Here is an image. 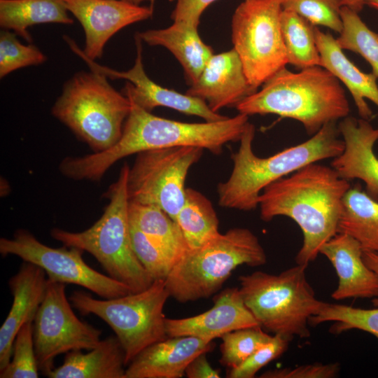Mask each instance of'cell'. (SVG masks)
I'll use <instances>...</instances> for the list:
<instances>
[{"mask_svg":"<svg viewBox=\"0 0 378 378\" xmlns=\"http://www.w3.org/2000/svg\"><path fill=\"white\" fill-rule=\"evenodd\" d=\"M64 39L71 50L86 63L90 71L99 73L108 78L128 80L122 93L147 111L151 112L158 106H164L186 115L202 118L207 122L218 121L227 118L214 112L201 99L168 89L152 80L144 70L142 62V41L137 34L134 36L136 49L134 64L126 71H118L97 64L94 60L88 58L69 36H64Z\"/></svg>","mask_w":378,"mask_h":378,"instance_id":"cell-14","label":"cell"},{"mask_svg":"<svg viewBox=\"0 0 378 378\" xmlns=\"http://www.w3.org/2000/svg\"><path fill=\"white\" fill-rule=\"evenodd\" d=\"M197 28L184 22H174L160 29H149L136 34L150 46L168 49L182 66L190 86L197 81L205 65L214 55L211 46L200 36Z\"/></svg>","mask_w":378,"mask_h":378,"instance_id":"cell-23","label":"cell"},{"mask_svg":"<svg viewBox=\"0 0 378 378\" xmlns=\"http://www.w3.org/2000/svg\"><path fill=\"white\" fill-rule=\"evenodd\" d=\"M129 170V165L125 163L117 181L106 193L109 203L94 225L76 232L53 228L50 235L64 246L88 252L108 276L128 286L132 293H139L149 288L154 280L132 246L127 186Z\"/></svg>","mask_w":378,"mask_h":378,"instance_id":"cell-5","label":"cell"},{"mask_svg":"<svg viewBox=\"0 0 378 378\" xmlns=\"http://www.w3.org/2000/svg\"><path fill=\"white\" fill-rule=\"evenodd\" d=\"M202 353L194 358L187 366L185 375L188 378H219L220 371L211 367Z\"/></svg>","mask_w":378,"mask_h":378,"instance_id":"cell-40","label":"cell"},{"mask_svg":"<svg viewBox=\"0 0 378 378\" xmlns=\"http://www.w3.org/2000/svg\"><path fill=\"white\" fill-rule=\"evenodd\" d=\"M130 234L134 253L150 276L154 281L165 279L174 264L172 259L161 247L131 223Z\"/></svg>","mask_w":378,"mask_h":378,"instance_id":"cell-36","label":"cell"},{"mask_svg":"<svg viewBox=\"0 0 378 378\" xmlns=\"http://www.w3.org/2000/svg\"><path fill=\"white\" fill-rule=\"evenodd\" d=\"M307 267L297 264L276 274L255 271L239 277L244 304L262 328L290 342L310 336L309 318L325 302L307 281Z\"/></svg>","mask_w":378,"mask_h":378,"instance_id":"cell-7","label":"cell"},{"mask_svg":"<svg viewBox=\"0 0 378 378\" xmlns=\"http://www.w3.org/2000/svg\"><path fill=\"white\" fill-rule=\"evenodd\" d=\"M338 129L344 148L331 167L344 179L363 181L367 194L378 200V158L374 152L378 128L368 120L348 115L340 120Z\"/></svg>","mask_w":378,"mask_h":378,"instance_id":"cell-17","label":"cell"},{"mask_svg":"<svg viewBox=\"0 0 378 378\" xmlns=\"http://www.w3.org/2000/svg\"><path fill=\"white\" fill-rule=\"evenodd\" d=\"M65 284L48 279L43 300L33 321L38 369L46 374L58 355L90 350L101 341L102 330L80 320L66 295Z\"/></svg>","mask_w":378,"mask_h":378,"instance_id":"cell-13","label":"cell"},{"mask_svg":"<svg viewBox=\"0 0 378 378\" xmlns=\"http://www.w3.org/2000/svg\"><path fill=\"white\" fill-rule=\"evenodd\" d=\"M125 356L116 336L102 340L88 352L71 351L63 363L45 375L49 378H125Z\"/></svg>","mask_w":378,"mask_h":378,"instance_id":"cell-24","label":"cell"},{"mask_svg":"<svg viewBox=\"0 0 378 378\" xmlns=\"http://www.w3.org/2000/svg\"><path fill=\"white\" fill-rule=\"evenodd\" d=\"M63 1L83 27L85 36L83 52L92 60L102 57L106 43L115 33L153 14V6H142L126 0Z\"/></svg>","mask_w":378,"mask_h":378,"instance_id":"cell-15","label":"cell"},{"mask_svg":"<svg viewBox=\"0 0 378 378\" xmlns=\"http://www.w3.org/2000/svg\"><path fill=\"white\" fill-rule=\"evenodd\" d=\"M255 133V126L248 122L238 150L231 155L230 176L217 186L218 204L222 207L252 211L258 206L259 196L265 187L308 164L333 159L344 148L337 122L326 124L309 139L267 158L254 153Z\"/></svg>","mask_w":378,"mask_h":378,"instance_id":"cell-3","label":"cell"},{"mask_svg":"<svg viewBox=\"0 0 378 378\" xmlns=\"http://www.w3.org/2000/svg\"><path fill=\"white\" fill-rule=\"evenodd\" d=\"M48 277L37 265L24 262L8 281L13 303L0 329V370L10 362L15 337L26 323L33 322L46 290Z\"/></svg>","mask_w":378,"mask_h":378,"instance_id":"cell-19","label":"cell"},{"mask_svg":"<svg viewBox=\"0 0 378 378\" xmlns=\"http://www.w3.org/2000/svg\"><path fill=\"white\" fill-rule=\"evenodd\" d=\"M214 306L196 316L165 319L168 337L193 336L208 342L243 328L260 326L247 308L239 288L223 290L214 300Z\"/></svg>","mask_w":378,"mask_h":378,"instance_id":"cell-16","label":"cell"},{"mask_svg":"<svg viewBox=\"0 0 378 378\" xmlns=\"http://www.w3.org/2000/svg\"><path fill=\"white\" fill-rule=\"evenodd\" d=\"M317 46L321 56V66L332 74L342 82L353 97L358 115L361 118L370 120L372 111L366 99L378 107L377 77L372 73L360 71L344 55L331 34L315 28Z\"/></svg>","mask_w":378,"mask_h":378,"instance_id":"cell-22","label":"cell"},{"mask_svg":"<svg viewBox=\"0 0 378 378\" xmlns=\"http://www.w3.org/2000/svg\"><path fill=\"white\" fill-rule=\"evenodd\" d=\"M281 6L315 27H326L338 34L342 30V5L340 0H282Z\"/></svg>","mask_w":378,"mask_h":378,"instance_id":"cell-34","label":"cell"},{"mask_svg":"<svg viewBox=\"0 0 378 378\" xmlns=\"http://www.w3.org/2000/svg\"><path fill=\"white\" fill-rule=\"evenodd\" d=\"M337 233L354 237L363 251L378 253V200L360 185L351 187L343 198Z\"/></svg>","mask_w":378,"mask_h":378,"instance_id":"cell-26","label":"cell"},{"mask_svg":"<svg viewBox=\"0 0 378 378\" xmlns=\"http://www.w3.org/2000/svg\"><path fill=\"white\" fill-rule=\"evenodd\" d=\"M236 109L248 116L274 114L295 120L309 135L315 134L328 122L343 119L350 112L340 81L321 66L298 72L281 69Z\"/></svg>","mask_w":378,"mask_h":378,"instance_id":"cell-4","label":"cell"},{"mask_svg":"<svg viewBox=\"0 0 378 378\" xmlns=\"http://www.w3.org/2000/svg\"><path fill=\"white\" fill-rule=\"evenodd\" d=\"M341 370L338 363H314L295 368L269 370L263 372L261 378H334Z\"/></svg>","mask_w":378,"mask_h":378,"instance_id":"cell-38","label":"cell"},{"mask_svg":"<svg viewBox=\"0 0 378 378\" xmlns=\"http://www.w3.org/2000/svg\"><path fill=\"white\" fill-rule=\"evenodd\" d=\"M273 337L265 332L260 326L227 332L220 337L221 356L219 361L224 366L235 368L259 348L271 342Z\"/></svg>","mask_w":378,"mask_h":378,"instance_id":"cell-32","label":"cell"},{"mask_svg":"<svg viewBox=\"0 0 378 378\" xmlns=\"http://www.w3.org/2000/svg\"><path fill=\"white\" fill-rule=\"evenodd\" d=\"M341 16L343 28L336 38L337 44L342 50L362 56L378 78V34L366 25L358 13L348 7L342 6Z\"/></svg>","mask_w":378,"mask_h":378,"instance_id":"cell-31","label":"cell"},{"mask_svg":"<svg viewBox=\"0 0 378 378\" xmlns=\"http://www.w3.org/2000/svg\"><path fill=\"white\" fill-rule=\"evenodd\" d=\"M204 149L174 147L136 154L127 177L129 201L160 207L174 220L185 202V181Z\"/></svg>","mask_w":378,"mask_h":378,"instance_id":"cell-11","label":"cell"},{"mask_svg":"<svg viewBox=\"0 0 378 378\" xmlns=\"http://www.w3.org/2000/svg\"><path fill=\"white\" fill-rule=\"evenodd\" d=\"M0 253L3 256L16 255L38 266L50 281L82 286L104 299L132 293L124 284L90 267L83 258V250L66 246L50 247L27 230H18L10 239L1 238Z\"/></svg>","mask_w":378,"mask_h":378,"instance_id":"cell-12","label":"cell"},{"mask_svg":"<svg viewBox=\"0 0 378 378\" xmlns=\"http://www.w3.org/2000/svg\"><path fill=\"white\" fill-rule=\"evenodd\" d=\"M281 1L244 0L232 15L233 49L255 91L288 64L280 25Z\"/></svg>","mask_w":378,"mask_h":378,"instance_id":"cell-10","label":"cell"},{"mask_svg":"<svg viewBox=\"0 0 378 378\" xmlns=\"http://www.w3.org/2000/svg\"><path fill=\"white\" fill-rule=\"evenodd\" d=\"M126 1H128L131 3H133L137 5H140V4L144 1H150L151 3H153L154 0H126Z\"/></svg>","mask_w":378,"mask_h":378,"instance_id":"cell-44","label":"cell"},{"mask_svg":"<svg viewBox=\"0 0 378 378\" xmlns=\"http://www.w3.org/2000/svg\"><path fill=\"white\" fill-rule=\"evenodd\" d=\"M169 297L165 279H158L145 290L115 298L99 300L76 290L69 299L80 314H94L112 328L127 366L142 350L168 338L163 309Z\"/></svg>","mask_w":378,"mask_h":378,"instance_id":"cell-9","label":"cell"},{"mask_svg":"<svg viewBox=\"0 0 378 378\" xmlns=\"http://www.w3.org/2000/svg\"><path fill=\"white\" fill-rule=\"evenodd\" d=\"M128 212L130 223L161 247L174 264L188 250L176 222L160 207L129 201Z\"/></svg>","mask_w":378,"mask_h":378,"instance_id":"cell-27","label":"cell"},{"mask_svg":"<svg viewBox=\"0 0 378 378\" xmlns=\"http://www.w3.org/2000/svg\"><path fill=\"white\" fill-rule=\"evenodd\" d=\"M267 262L258 237L249 229L234 227L218 233L200 248L188 250L165 279L170 297L186 303L208 298L218 291L239 265Z\"/></svg>","mask_w":378,"mask_h":378,"instance_id":"cell-6","label":"cell"},{"mask_svg":"<svg viewBox=\"0 0 378 378\" xmlns=\"http://www.w3.org/2000/svg\"><path fill=\"white\" fill-rule=\"evenodd\" d=\"M326 322H334L330 328L333 334L356 329L370 333L378 339V307L363 309L325 302L309 318V324L315 326Z\"/></svg>","mask_w":378,"mask_h":378,"instance_id":"cell-30","label":"cell"},{"mask_svg":"<svg viewBox=\"0 0 378 378\" xmlns=\"http://www.w3.org/2000/svg\"><path fill=\"white\" fill-rule=\"evenodd\" d=\"M188 250L200 248L219 233L218 218L211 201L191 188H186L183 205L176 220Z\"/></svg>","mask_w":378,"mask_h":378,"instance_id":"cell-28","label":"cell"},{"mask_svg":"<svg viewBox=\"0 0 378 378\" xmlns=\"http://www.w3.org/2000/svg\"><path fill=\"white\" fill-rule=\"evenodd\" d=\"M363 259L365 265L378 276V253L363 251ZM374 307H378V297L372 299Z\"/></svg>","mask_w":378,"mask_h":378,"instance_id":"cell-41","label":"cell"},{"mask_svg":"<svg viewBox=\"0 0 378 378\" xmlns=\"http://www.w3.org/2000/svg\"><path fill=\"white\" fill-rule=\"evenodd\" d=\"M365 5L378 10V0H365Z\"/></svg>","mask_w":378,"mask_h":378,"instance_id":"cell-43","label":"cell"},{"mask_svg":"<svg viewBox=\"0 0 378 378\" xmlns=\"http://www.w3.org/2000/svg\"><path fill=\"white\" fill-rule=\"evenodd\" d=\"M360 243L345 233H337L320 249L327 258L338 276L332 299L375 298L378 297V276L363 259Z\"/></svg>","mask_w":378,"mask_h":378,"instance_id":"cell-20","label":"cell"},{"mask_svg":"<svg viewBox=\"0 0 378 378\" xmlns=\"http://www.w3.org/2000/svg\"><path fill=\"white\" fill-rule=\"evenodd\" d=\"M214 346L193 336L168 337L142 350L126 367L125 378H181L194 358Z\"/></svg>","mask_w":378,"mask_h":378,"instance_id":"cell-21","label":"cell"},{"mask_svg":"<svg viewBox=\"0 0 378 378\" xmlns=\"http://www.w3.org/2000/svg\"><path fill=\"white\" fill-rule=\"evenodd\" d=\"M130 102L131 110L117 143L104 151L74 158L72 169L78 179L98 181L119 160L151 149L190 146L219 155L226 144L240 140L248 123V116L239 113L214 122L176 121L155 115Z\"/></svg>","mask_w":378,"mask_h":378,"instance_id":"cell-2","label":"cell"},{"mask_svg":"<svg viewBox=\"0 0 378 378\" xmlns=\"http://www.w3.org/2000/svg\"><path fill=\"white\" fill-rule=\"evenodd\" d=\"M63 0H0V25L32 42L28 27L43 23L71 24Z\"/></svg>","mask_w":378,"mask_h":378,"instance_id":"cell-25","label":"cell"},{"mask_svg":"<svg viewBox=\"0 0 378 378\" xmlns=\"http://www.w3.org/2000/svg\"><path fill=\"white\" fill-rule=\"evenodd\" d=\"M351 187L332 167L308 164L263 189L258 198L260 218L293 220L303 235L295 262L308 266L337 233L343 198Z\"/></svg>","mask_w":378,"mask_h":378,"instance_id":"cell-1","label":"cell"},{"mask_svg":"<svg viewBox=\"0 0 378 378\" xmlns=\"http://www.w3.org/2000/svg\"><path fill=\"white\" fill-rule=\"evenodd\" d=\"M280 25L288 64L300 69L321 66L316 27L296 13L283 8Z\"/></svg>","mask_w":378,"mask_h":378,"instance_id":"cell-29","label":"cell"},{"mask_svg":"<svg viewBox=\"0 0 378 378\" xmlns=\"http://www.w3.org/2000/svg\"><path fill=\"white\" fill-rule=\"evenodd\" d=\"M105 76L80 71L68 80L52 108L54 117L94 151H104L120 139L131 102Z\"/></svg>","mask_w":378,"mask_h":378,"instance_id":"cell-8","label":"cell"},{"mask_svg":"<svg viewBox=\"0 0 378 378\" xmlns=\"http://www.w3.org/2000/svg\"><path fill=\"white\" fill-rule=\"evenodd\" d=\"M342 6L348 7L359 13L365 5V0H340Z\"/></svg>","mask_w":378,"mask_h":378,"instance_id":"cell-42","label":"cell"},{"mask_svg":"<svg viewBox=\"0 0 378 378\" xmlns=\"http://www.w3.org/2000/svg\"><path fill=\"white\" fill-rule=\"evenodd\" d=\"M216 1L217 0H176L171 18L174 22H184L198 27L202 14Z\"/></svg>","mask_w":378,"mask_h":378,"instance_id":"cell-39","label":"cell"},{"mask_svg":"<svg viewBox=\"0 0 378 378\" xmlns=\"http://www.w3.org/2000/svg\"><path fill=\"white\" fill-rule=\"evenodd\" d=\"M256 92L250 85L241 62L232 48L214 54L186 94L201 99L216 113L235 107Z\"/></svg>","mask_w":378,"mask_h":378,"instance_id":"cell-18","label":"cell"},{"mask_svg":"<svg viewBox=\"0 0 378 378\" xmlns=\"http://www.w3.org/2000/svg\"><path fill=\"white\" fill-rule=\"evenodd\" d=\"M16 34L4 29L0 33V77L18 69L39 65L46 61V55L33 44L23 45Z\"/></svg>","mask_w":378,"mask_h":378,"instance_id":"cell-35","label":"cell"},{"mask_svg":"<svg viewBox=\"0 0 378 378\" xmlns=\"http://www.w3.org/2000/svg\"><path fill=\"white\" fill-rule=\"evenodd\" d=\"M289 340L274 335L269 343L259 348L239 365L227 372L229 378H253L256 373L271 361L280 357L288 349Z\"/></svg>","mask_w":378,"mask_h":378,"instance_id":"cell-37","label":"cell"},{"mask_svg":"<svg viewBox=\"0 0 378 378\" xmlns=\"http://www.w3.org/2000/svg\"><path fill=\"white\" fill-rule=\"evenodd\" d=\"M38 366L35 354L33 322L24 323L13 345L10 362L1 370V378H37Z\"/></svg>","mask_w":378,"mask_h":378,"instance_id":"cell-33","label":"cell"}]
</instances>
